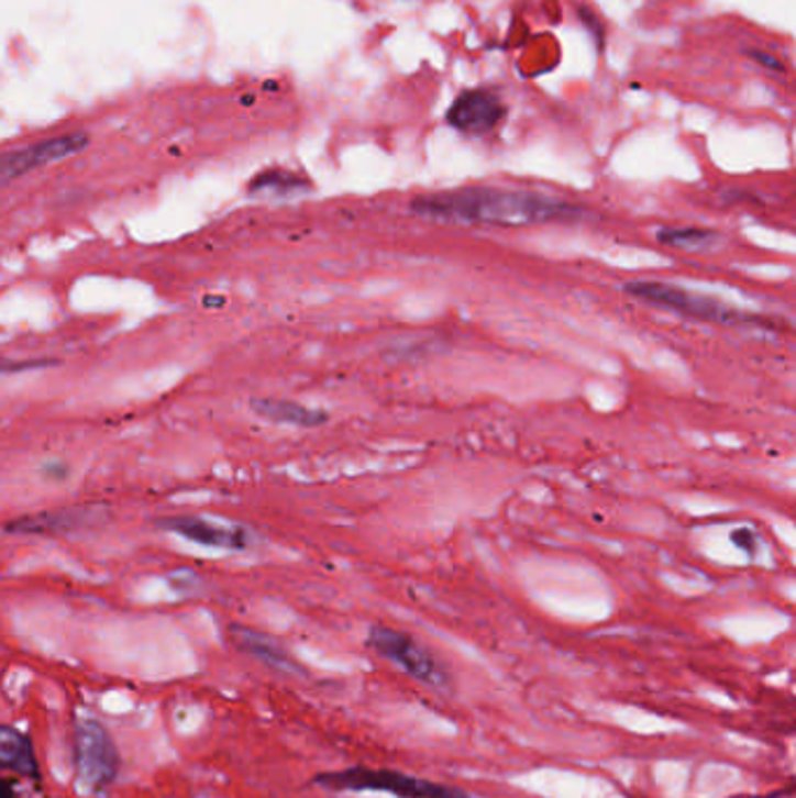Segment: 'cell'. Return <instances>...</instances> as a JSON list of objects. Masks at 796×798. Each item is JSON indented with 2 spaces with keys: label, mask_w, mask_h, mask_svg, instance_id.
<instances>
[{
  "label": "cell",
  "mask_w": 796,
  "mask_h": 798,
  "mask_svg": "<svg viewBox=\"0 0 796 798\" xmlns=\"http://www.w3.org/2000/svg\"><path fill=\"white\" fill-rule=\"evenodd\" d=\"M731 540H733V544H736L738 548H743L745 554H754V548H756V535H754L752 530H748V528H738V530H733Z\"/></svg>",
  "instance_id": "cell-16"
},
{
  "label": "cell",
  "mask_w": 796,
  "mask_h": 798,
  "mask_svg": "<svg viewBox=\"0 0 796 798\" xmlns=\"http://www.w3.org/2000/svg\"><path fill=\"white\" fill-rule=\"evenodd\" d=\"M159 525L166 528L168 532H176V535L203 546L245 548L251 544V532L245 528H222L197 517H170L159 521Z\"/></svg>",
  "instance_id": "cell-8"
},
{
  "label": "cell",
  "mask_w": 796,
  "mask_h": 798,
  "mask_svg": "<svg viewBox=\"0 0 796 798\" xmlns=\"http://www.w3.org/2000/svg\"><path fill=\"white\" fill-rule=\"evenodd\" d=\"M502 118L505 106L488 91H465L449 110V122L463 133H486Z\"/></svg>",
  "instance_id": "cell-7"
},
{
  "label": "cell",
  "mask_w": 796,
  "mask_h": 798,
  "mask_svg": "<svg viewBox=\"0 0 796 798\" xmlns=\"http://www.w3.org/2000/svg\"><path fill=\"white\" fill-rule=\"evenodd\" d=\"M316 785L336 791H386L397 798H472L458 787L421 780L400 771H372L365 766L318 775Z\"/></svg>",
  "instance_id": "cell-3"
},
{
  "label": "cell",
  "mask_w": 796,
  "mask_h": 798,
  "mask_svg": "<svg viewBox=\"0 0 796 798\" xmlns=\"http://www.w3.org/2000/svg\"><path fill=\"white\" fill-rule=\"evenodd\" d=\"M251 409L267 418V421L295 425V428H318L330 421V415L320 409H309L305 404L288 402V399H253Z\"/></svg>",
  "instance_id": "cell-11"
},
{
  "label": "cell",
  "mask_w": 796,
  "mask_h": 798,
  "mask_svg": "<svg viewBox=\"0 0 796 798\" xmlns=\"http://www.w3.org/2000/svg\"><path fill=\"white\" fill-rule=\"evenodd\" d=\"M0 798H16L14 796V785L5 777H0Z\"/></svg>",
  "instance_id": "cell-19"
},
{
  "label": "cell",
  "mask_w": 796,
  "mask_h": 798,
  "mask_svg": "<svg viewBox=\"0 0 796 798\" xmlns=\"http://www.w3.org/2000/svg\"><path fill=\"white\" fill-rule=\"evenodd\" d=\"M656 239L663 245H671V248H679V251H698V248H708V245L717 243L715 232L698 230V226H663V230H659Z\"/></svg>",
  "instance_id": "cell-13"
},
{
  "label": "cell",
  "mask_w": 796,
  "mask_h": 798,
  "mask_svg": "<svg viewBox=\"0 0 796 798\" xmlns=\"http://www.w3.org/2000/svg\"><path fill=\"white\" fill-rule=\"evenodd\" d=\"M68 474H70V467L66 463L54 461V463L43 465V477L49 481H66Z\"/></svg>",
  "instance_id": "cell-17"
},
{
  "label": "cell",
  "mask_w": 796,
  "mask_h": 798,
  "mask_svg": "<svg viewBox=\"0 0 796 798\" xmlns=\"http://www.w3.org/2000/svg\"><path fill=\"white\" fill-rule=\"evenodd\" d=\"M234 638H236L241 650L262 658L264 663L274 665V668H280V670H295L297 668L295 661L286 654V650L278 647V644L274 640H269V638H264V635H259L255 631H248V629H234Z\"/></svg>",
  "instance_id": "cell-12"
},
{
  "label": "cell",
  "mask_w": 796,
  "mask_h": 798,
  "mask_svg": "<svg viewBox=\"0 0 796 798\" xmlns=\"http://www.w3.org/2000/svg\"><path fill=\"white\" fill-rule=\"evenodd\" d=\"M0 768L41 780V766H37L31 738L24 731L0 727Z\"/></svg>",
  "instance_id": "cell-10"
},
{
  "label": "cell",
  "mask_w": 796,
  "mask_h": 798,
  "mask_svg": "<svg viewBox=\"0 0 796 798\" xmlns=\"http://www.w3.org/2000/svg\"><path fill=\"white\" fill-rule=\"evenodd\" d=\"M416 215L490 226H526L544 222H571L584 215L582 208L563 199L511 189H458V192L430 195L411 203Z\"/></svg>",
  "instance_id": "cell-1"
},
{
  "label": "cell",
  "mask_w": 796,
  "mask_h": 798,
  "mask_svg": "<svg viewBox=\"0 0 796 798\" xmlns=\"http://www.w3.org/2000/svg\"><path fill=\"white\" fill-rule=\"evenodd\" d=\"M75 773L89 791H106L120 775V752L108 729L97 719H80L75 724Z\"/></svg>",
  "instance_id": "cell-4"
},
{
  "label": "cell",
  "mask_w": 796,
  "mask_h": 798,
  "mask_svg": "<svg viewBox=\"0 0 796 798\" xmlns=\"http://www.w3.org/2000/svg\"><path fill=\"white\" fill-rule=\"evenodd\" d=\"M631 297L648 301L652 307L673 311L677 315L694 318V320H706V322H719V325H752V328H766V320L748 315L731 309L729 303L717 301L706 295H696L689 290L675 288V285H666L659 280H631L623 285Z\"/></svg>",
  "instance_id": "cell-2"
},
{
  "label": "cell",
  "mask_w": 796,
  "mask_h": 798,
  "mask_svg": "<svg viewBox=\"0 0 796 798\" xmlns=\"http://www.w3.org/2000/svg\"><path fill=\"white\" fill-rule=\"evenodd\" d=\"M99 521L97 509H59V511H45V514H35L26 519H16L5 525L8 532L16 535H54V532H75L80 528H89Z\"/></svg>",
  "instance_id": "cell-9"
},
{
  "label": "cell",
  "mask_w": 796,
  "mask_h": 798,
  "mask_svg": "<svg viewBox=\"0 0 796 798\" xmlns=\"http://www.w3.org/2000/svg\"><path fill=\"white\" fill-rule=\"evenodd\" d=\"M754 62H762L764 66H769L771 70H783V64L778 59H771V56H766V52H756V49H750L748 52Z\"/></svg>",
  "instance_id": "cell-18"
},
{
  "label": "cell",
  "mask_w": 796,
  "mask_h": 798,
  "mask_svg": "<svg viewBox=\"0 0 796 798\" xmlns=\"http://www.w3.org/2000/svg\"><path fill=\"white\" fill-rule=\"evenodd\" d=\"M56 359H0V374H22L31 369L54 367Z\"/></svg>",
  "instance_id": "cell-15"
},
{
  "label": "cell",
  "mask_w": 796,
  "mask_h": 798,
  "mask_svg": "<svg viewBox=\"0 0 796 798\" xmlns=\"http://www.w3.org/2000/svg\"><path fill=\"white\" fill-rule=\"evenodd\" d=\"M301 185H305V182L297 180L290 174H262L253 182V189H255V192H257V189H276V192H292V189H297Z\"/></svg>",
  "instance_id": "cell-14"
},
{
  "label": "cell",
  "mask_w": 796,
  "mask_h": 798,
  "mask_svg": "<svg viewBox=\"0 0 796 798\" xmlns=\"http://www.w3.org/2000/svg\"><path fill=\"white\" fill-rule=\"evenodd\" d=\"M367 644L384 658L395 663L397 668H402L409 677L419 679L432 689H444L449 687V670L444 663L434 658L425 647H421L411 635L402 631L386 629V625H374L367 635Z\"/></svg>",
  "instance_id": "cell-5"
},
{
  "label": "cell",
  "mask_w": 796,
  "mask_h": 798,
  "mask_svg": "<svg viewBox=\"0 0 796 798\" xmlns=\"http://www.w3.org/2000/svg\"><path fill=\"white\" fill-rule=\"evenodd\" d=\"M87 145H89L87 133L73 131L64 133V136H54L26 147L3 152V155H0V185H8L41 166L78 155V152H82Z\"/></svg>",
  "instance_id": "cell-6"
}]
</instances>
